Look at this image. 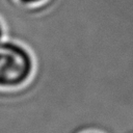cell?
Listing matches in <instances>:
<instances>
[{"label": "cell", "mask_w": 133, "mask_h": 133, "mask_svg": "<svg viewBox=\"0 0 133 133\" xmlns=\"http://www.w3.org/2000/svg\"><path fill=\"white\" fill-rule=\"evenodd\" d=\"M34 72L31 52L22 44L5 39L0 42V87L18 88L26 84Z\"/></svg>", "instance_id": "6da1fadb"}, {"label": "cell", "mask_w": 133, "mask_h": 133, "mask_svg": "<svg viewBox=\"0 0 133 133\" xmlns=\"http://www.w3.org/2000/svg\"><path fill=\"white\" fill-rule=\"evenodd\" d=\"M19 1L24 4H38V3L44 2L45 0H19Z\"/></svg>", "instance_id": "7a4b0ae2"}, {"label": "cell", "mask_w": 133, "mask_h": 133, "mask_svg": "<svg viewBox=\"0 0 133 133\" xmlns=\"http://www.w3.org/2000/svg\"><path fill=\"white\" fill-rule=\"evenodd\" d=\"M5 38V30H4V26H3V23L2 21L0 20V42Z\"/></svg>", "instance_id": "3957f363"}, {"label": "cell", "mask_w": 133, "mask_h": 133, "mask_svg": "<svg viewBox=\"0 0 133 133\" xmlns=\"http://www.w3.org/2000/svg\"><path fill=\"white\" fill-rule=\"evenodd\" d=\"M85 133H98V132H85Z\"/></svg>", "instance_id": "277c9868"}]
</instances>
